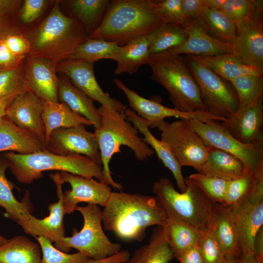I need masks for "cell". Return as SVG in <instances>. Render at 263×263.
Returning <instances> with one entry per match:
<instances>
[{"instance_id":"6da1fadb","label":"cell","mask_w":263,"mask_h":263,"mask_svg":"<svg viewBox=\"0 0 263 263\" xmlns=\"http://www.w3.org/2000/svg\"><path fill=\"white\" fill-rule=\"evenodd\" d=\"M101 217L106 230L122 240L141 242L148 227L165 225L168 214L156 197L111 191Z\"/></svg>"},{"instance_id":"7a4b0ae2","label":"cell","mask_w":263,"mask_h":263,"mask_svg":"<svg viewBox=\"0 0 263 263\" xmlns=\"http://www.w3.org/2000/svg\"><path fill=\"white\" fill-rule=\"evenodd\" d=\"M166 22L154 0H110L100 25L88 38L123 46Z\"/></svg>"},{"instance_id":"3957f363","label":"cell","mask_w":263,"mask_h":263,"mask_svg":"<svg viewBox=\"0 0 263 263\" xmlns=\"http://www.w3.org/2000/svg\"><path fill=\"white\" fill-rule=\"evenodd\" d=\"M27 37L30 44L28 56L57 65L69 59L88 35L79 21L63 13L57 1L44 20Z\"/></svg>"},{"instance_id":"277c9868","label":"cell","mask_w":263,"mask_h":263,"mask_svg":"<svg viewBox=\"0 0 263 263\" xmlns=\"http://www.w3.org/2000/svg\"><path fill=\"white\" fill-rule=\"evenodd\" d=\"M97 109L101 120L94 133L100 153L105 182L121 190L123 187L113 179L109 165L113 155L120 152V147H129L139 161L148 159L154 152L139 136L138 130L127 120L124 112H118L102 105Z\"/></svg>"},{"instance_id":"5b68a950","label":"cell","mask_w":263,"mask_h":263,"mask_svg":"<svg viewBox=\"0 0 263 263\" xmlns=\"http://www.w3.org/2000/svg\"><path fill=\"white\" fill-rule=\"evenodd\" d=\"M3 155L8 162L11 172L20 183L31 184L42 178L43 172L49 170L65 171L88 178H95L97 181L105 183L102 166L84 155H58L45 148L29 154L7 152Z\"/></svg>"},{"instance_id":"8992f818","label":"cell","mask_w":263,"mask_h":263,"mask_svg":"<svg viewBox=\"0 0 263 263\" xmlns=\"http://www.w3.org/2000/svg\"><path fill=\"white\" fill-rule=\"evenodd\" d=\"M186 190L178 192L167 177L154 183L152 191L172 216L193 227L202 235L212 227L217 203L209 198L188 177L185 178Z\"/></svg>"},{"instance_id":"52a82bcc","label":"cell","mask_w":263,"mask_h":263,"mask_svg":"<svg viewBox=\"0 0 263 263\" xmlns=\"http://www.w3.org/2000/svg\"><path fill=\"white\" fill-rule=\"evenodd\" d=\"M146 64L151 70V79L169 92L174 109L184 113L207 112L184 56L162 53L150 56Z\"/></svg>"},{"instance_id":"ba28073f","label":"cell","mask_w":263,"mask_h":263,"mask_svg":"<svg viewBox=\"0 0 263 263\" xmlns=\"http://www.w3.org/2000/svg\"><path fill=\"white\" fill-rule=\"evenodd\" d=\"M75 210L83 216V227L80 231L74 229L72 236L62 238L55 245L57 249L67 253L74 248L94 260L107 258L121 251V244L112 242L105 234L102 210L97 205L77 206Z\"/></svg>"},{"instance_id":"9c48e42d","label":"cell","mask_w":263,"mask_h":263,"mask_svg":"<svg viewBox=\"0 0 263 263\" xmlns=\"http://www.w3.org/2000/svg\"><path fill=\"white\" fill-rule=\"evenodd\" d=\"M185 61L199 88L207 112L224 121L236 112L239 101L230 82L204 65L195 56L186 55Z\"/></svg>"},{"instance_id":"30bf717a","label":"cell","mask_w":263,"mask_h":263,"mask_svg":"<svg viewBox=\"0 0 263 263\" xmlns=\"http://www.w3.org/2000/svg\"><path fill=\"white\" fill-rule=\"evenodd\" d=\"M228 206L236 228L241 256L254 253L255 237L263 227V176L255 177L252 189L246 198Z\"/></svg>"},{"instance_id":"8fae6325","label":"cell","mask_w":263,"mask_h":263,"mask_svg":"<svg viewBox=\"0 0 263 263\" xmlns=\"http://www.w3.org/2000/svg\"><path fill=\"white\" fill-rule=\"evenodd\" d=\"M190 120L179 119L167 122L161 131V140L182 166L197 170L206 161L209 147L194 130Z\"/></svg>"},{"instance_id":"7c38bea8","label":"cell","mask_w":263,"mask_h":263,"mask_svg":"<svg viewBox=\"0 0 263 263\" xmlns=\"http://www.w3.org/2000/svg\"><path fill=\"white\" fill-rule=\"evenodd\" d=\"M194 130L208 146L219 149L238 158L248 172L254 175L263 169V147L244 144L226 132L219 122L190 120Z\"/></svg>"},{"instance_id":"4fadbf2b","label":"cell","mask_w":263,"mask_h":263,"mask_svg":"<svg viewBox=\"0 0 263 263\" xmlns=\"http://www.w3.org/2000/svg\"><path fill=\"white\" fill-rule=\"evenodd\" d=\"M113 81L126 95L132 111L147 122L149 128H157L161 132L168 122L164 120L165 118L169 117L197 120L203 122L220 121L219 119L206 112L184 113L166 107L155 100L141 96L127 87L118 78H114Z\"/></svg>"},{"instance_id":"5bb4252c","label":"cell","mask_w":263,"mask_h":263,"mask_svg":"<svg viewBox=\"0 0 263 263\" xmlns=\"http://www.w3.org/2000/svg\"><path fill=\"white\" fill-rule=\"evenodd\" d=\"M48 151L58 155L85 156L102 166L100 153L95 135L85 126L59 128L53 131L44 145Z\"/></svg>"},{"instance_id":"9a60e30c","label":"cell","mask_w":263,"mask_h":263,"mask_svg":"<svg viewBox=\"0 0 263 263\" xmlns=\"http://www.w3.org/2000/svg\"><path fill=\"white\" fill-rule=\"evenodd\" d=\"M94 63L69 58L57 64L56 69L93 101H96L102 106L118 112H124L127 107L118 99L111 97L99 85L94 74Z\"/></svg>"},{"instance_id":"2e32d148","label":"cell","mask_w":263,"mask_h":263,"mask_svg":"<svg viewBox=\"0 0 263 263\" xmlns=\"http://www.w3.org/2000/svg\"><path fill=\"white\" fill-rule=\"evenodd\" d=\"M60 175L63 183H68L71 187V189L65 191L63 195L65 214L73 212L77 204L81 202L105 207L111 192L109 185L93 178L65 171L60 172Z\"/></svg>"},{"instance_id":"e0dca14e","label":"cell","mask_w":263,"mask_h":263,"mask_svg":"<svg viewBox=\"0 0 263 263\" xmlns=\"http://www.w3.org/2000/svg\"><path fill=\"white\" fill-rule=\"evenodd\" d=\"M42 114L41 100L25 88L7 107L5 117L19 128L34 134L44 145L45 130Z\"/></svg>"},{"instance_id":"ac0fdd59","label":"cell","mask_w":263,"mask_h":263,"mask_svg":"<svg viewBox=\"0 0 263 263\" xmlns=\"http://www.w3.org/2000/svg\"><path fill=\"white\" fill-rule=\"evenodd\" d=\"M232 53L263 73V8L237 29Z\"/></svg>"},{"instance_id":"d6986e66","label":"cell","mask_w":263,"mask_h":263,"mask_svg":"<svg viewBox=\"0 0 263 263\" xmlns=\"http://www.w3.org/2000/svg\"><path fill=\"white\" fill-rule=\"evenodd\" d=\"M219 123L240 142L263 147V101L251 107L238 108L236 113Z\"/></svg>"},{"instance_id":"ffe728a7","label":"cell","mask_w":263,"mask_h":263,"mask_svg":"<svg viewBox=\"0 0 263 263\" xmlns=\"http://www.w3.org/2000/svg\"><path fill=\"white\" fill-rule=\"evenodd\" d=\"M183 27L188 34L186 40L181 45L164 54L202 56L232 53L231 45L220 41L208 33L201 18L187 20Z\"/></svg>"},{"instance_id":"44dd1931","label":"cell","mask_w":263,"mask_h":263,"mask_svg":"<svg viewBox=\"0 0 263 263\" xmlns=\"http://www.w3.org/2000/svg\"><path fill=\"white\" fill-rule=\"evenodd\" d=\"M56 65L45 59L29 56L24 64L27 88L41 100L58 102L59 77Z\"/></svg>"},{"instance_id":"7402d4cb","label":"cell","mask_w":263,"mask_h":263,"mask_svg":"<svg viewBox=\"0 0 263 263\" xmlns=\"http://www.w3.org/2000/svg\"><path fill=\"white\" fill-rule=\"evenodd\" d=\"M54 181L56 188L58 201L50 204L48 207L49 215L42 219L33 216L27 223L23 229L24 232L34 237L41 236L50 240L55 245L65 237L64 216L65 214L63 207V195L60 172L49 175Z\"/></svg>"},{"instance_id":"603a6c76","label":"cell","mask_w":263,"mask_h":263,"mask_svg":"<svg viewBox=\"0 0 263 263\" xmlns=\"http://www.w3.org/2000/svg\"><path fill=\"white\" fill-rule=\"evenodd\" d=\"M126 118L144 136L143 141L150 145L164 165L172 173L181 192L186 190L187 185L182 172V166L173 156L167 145L156 138L150 131L147 122L130 108L124 111Z\"/></svg>"},{"instance_id":"cb8c5ba5","label":"cell","mask_w":263,"mask_h":263,"mask_svg":"<svg viewBox=\"0 0 263 263\" xmlns=\"http://www.w3.org/2000/svg\"><path fill=\"white\" fill-rule=\"evenodd\" d=\"M8 168V162L2 155V157H0V207L5 209V217L16 222L23 228L33 217L29 192L26 191L22 201L16 199L12 191L15 186L5 175Z\"/></svg>"},{"instance_id":"d4e9b609","label":"cell","mask_w":263,"mask_h":263,"mask_svg":"<svg viewBox=\"0 0 263 263\" xmlns=\"http://www.w3.org/2000/svg\"><path fill=\"white\" fill-rule=\"evenodd\" d=\"M208 147L207 158L203 165L196 170L198 173L226 181L244 174H251L236 157L215 147Z\"/></svg>"},{"instance_id":"484cf974","label":"cell","mask_w":263,"mask_h":263,"mask_svg":"<svg viewBox=\"0 0 263 263\" xmlns=\"http://www.w3.org/2000/svg\"><path fill=\"white\" fill-rule=\"evenodd\" d=\"M212 230L225 258L239 260L241 253L236 228L228 206L217 203Z\"/></svg>"},{"instance_id":"4316f807","label":"cell","mask_w":263,"mask_h":263,"mask_svg":"<svg viewBox=\"0 0 263 263\" xmlns=\"http://www.w3.org/2000/svg\"><path fill=\"white\" fill-rule=\"evenodd\" d=\"M44 149V145L31 132L19 128L5 116L0 119V152L29 154Z\"/></svg>"},{"instance_id":"83f0119b","label":"cell","mask_w":263,"mask_h":263,"mask_svg":"<svg viewBox=\"0 0 263 263\" xmlns=\"http://www.w3.org/2000/svg\"><path fill=\"white\" fill-rule=\"evenodd\" d=\"M58 97L61 103L90 121L95 128L99 126L101 117L93 101L74 86L66 75L59 77Z\"/></svg>"},{"instance_id":"f1b7e54d","label":"cell","mask_w":263,"mask_h":263,"mask_svg":"<svg viewBox=\"0 0 263 263\" xmlns=\"http://www.w3.org/2000/svg\"><path fill=\"white\" fill-rule=\"evenodd\" d=\"M195 56L204 65L229 82L240 76L263 75V73L257 67L243 62L233 53Z\"/></svg>"},{"instance_id":"f546056e","label":"cell","mask_w":263,"mask_h":263,"mask_svg":"<svg viewBox=\"0 0 263 263\" xmlns=\"http://www.w3.org/2000/svg\"><path fill=\"white\" fill-rule=\"evenodd\" d=\"M41 102L42 117L45 130V144L48 140L50 134L55 130L79 125H93L90 121L74 112L64 103L42 100Z\"/></svg>"},{"instance_id":"4dcf8cb0","label":"cell","mask_w":263,"mask_h":263,"mask_svg":"<svg viewBox=\"0 0 263 263\" xmlns=\"http://www.w3.org/2000/svg\"><path fill=\"white\" fill-rule=\"evenodd\" d=\"M163 231L165 238L176 259L183 252L197 246L202 234L188 224L168 215Z\"/></svg>"},{"instance_id":"1f68e13d","label":"cell","mask_w":263,"mask_h":263,"mask_svg":"<svg viewBox=\"0 0 263 263\" xmlns=\"http://www.w3.org/2000/svg\"><path fill=\"white\" fill-rule=\"evenodd\" d=\"M149 57L146 36L137 37L122 46L119 52L112 58L117 64L114 74H134L141 66L147 64Z\"/></svg>"},{"instance_id":"d6a6232c","label":"cell","mask_w":263,"mask_h":263,"mask_svg":"<svg viewBox=\"0 0 263 263\" xmlns=\"http://www.w3.org/2000/svg\"><path fill=\"white\" fill-rule=\"evenodd\" d=\"M174 257L164 234L163 228L154 229L149 243L135 250L123 263H169Z\"/></svg>"},{"instance_id":"836d02e7","label":"cell","mask_w":263,"mask_h":263,"mask_svg":"<svg viewBox=\"0 0 263 263\" xmlns=\"http://www.w3.org/2000/svg\"><path fill=\"white\" fill-rule=\"evenodd\" d=\"M39 244L23 236L8 239L0 245V263H41Z\"/></svg>"},{"instance_id":"e575fe53","label":"cell","mask_w":263,"mask_h":263,"mask_svg":"<svg viewBox=\"0 0 263 263\" xmlns=\"http://www.w3.org/2000/svg\"><path fill=\"white\" fill-rule=\"evenodd\" d=\"M145 36L150 57L181 45L188 34L181 25L166 22Z\"/></svg>"},{"instance_id":"d590c367","label":"cell","mask_w":263,"mask_h":263,"mask_svg":"<svg viewBox=\"0 0 263 263\" xmlns=\"http://www.w3.org/2000/svg\"><path fill=\"white\" fill-rule=\"evenodd\" d=\"M110 0H71L66 1L69 17L79 21L88 36L100 25Z\"/></svg>"},{"instance_id":"8d00e7d4","label":"cell","mask_w":263,"mask_h":263,"mask_svg":"<svg viewBox=\"0 0 263 263\" xmlns=\"http://www.w3.org/2000/svg\"><path fill=\"white\" fill-rule=\"evenodd\" d=\"M208 33L217 40L232 45L237 35V28L229 17L221 10L206 7L202 13Z\"/></svg>"},{"instance_id":"74e56055","label":"cell","mask_w":263,"mask_h":263,"mask_svg":"<svg viewBox=\"0 0 263 263\" xmlns=\"http://www.w3.org/2000/svg\"><path fill=\"white\" fill-rule=\"evenodd\" d=\"M117 43L100 38H90L75 50L70 58L94 62L102 59L112 58L121 50Z\"/></svg>"},{"instance_id":"f35d334b","label":"cell","mask_w":263,"mask_h":263,"mask_svg":"<svg viewBox=\"0 0 263 263\" xmlns=\"http://www.w3.org/2000/svg\"><path fill=\"white\" fill-rule=\"evenodd\" d=\"M237 94L238 108L251 107L263 101V75H243L230 81Z\"/></svg>"},{"instance_id":"ab89813d","label":"cell","mask_w":263,"mask_h":263,"mask_svg":"<svg viewBox=\"0 0 263 263\" xmlns=\"http://www.w3.org/2000/svg\"><path fill=\"white\" fill-rule=\"evenodd\" d=\"M262 8V0H225L221 10L229 17L237 29Z\"/></svg>"},{"instance_id":"60d3db41","label":"cell","mask_w":263,"mask_h":263,"mask_svg":"<svg viewBox=\"0 0 263 263\" xmlns=\"http://www.w3.org/2000/svg\"><path fill=\"white\" fill-rule=\"evenodd\" d=\"M35 238L41 250V263H88L91 260L89 257L79 251L69 254L60 251L47 238L41 236Z\"/></svg>"},{"instance_id":"b9f144b4","label":"cell","mask_w":263,"mask_h":263,"mask_svg":"<svg viewBox=\"0 0 263 263\" xmlns=\"http://www.w3.org/2000/svg\"><path fill=\"white\" fill-rule=\"evenodd\" d=\"M188 178L214 202L225 204L228 181L198 172Z\"/></svg>"},{"instance_id":"7bdbcfd3","label":"cell","mask_w":263,"mask_h":263,"mask_svg":"<svg viewBox=\"0 0 263 263\" xmlns=\"http://www.w3.org/2000/svg\"><path fill=\"white\" fill-rule=\"evenodd\" d=\"M27 88L24 78V64L12 68L0 69V101Z\"/></svg>"},{"instance_id":"ee69618b","label":"cell","mask_w":263,"mask_h":263,"mask_svg":"<svg viewBox=\"0 0 263 263\" xmlns=\"http://www.w3.org/2000/svg\"><path fill=\"white\" fill-rule=\"evenodd\" d=\"M254 175L246 174L228 181L224 205H233L246 198L252 189Z\"/></svg>"},{"instance_id":"f6af8a7d","label":"cell","mask_w":263,"mask_h":263,"mask_svg":"<svg viewBox=\"0 0 263 263\" xmlns=\"http://www.w3.org/2000/svg\"><path fill=\"white\" fill-rule=\"evenodd\" d=\"M197 247L204 263H222L226 259L213 234L212 228L202 235Z\"/></svg>"},{"instance_id":"bcb514c9","label":"cell","mask_w":263,"mask_h":263,"mask_svg":"<svg viewBox=\"0 0 263 263\" xmlns=\"http://www.w3.org/2000/svg\"><path fill=\"white\" fill-rule=\"evenodd\" d=\"M22 2L19 0H0V40L8 34L19 30L12 23Z\"/></svg>"},{"instance_id":"7dc6e473","label":"cell","mask_w":263,"mask_h":263,"mask_svg":"<svg viewBox=\"0 0 263 263\" xmlns=\"http://www.w3.org/2000/svg\"><path fill=\"white\" fill-rule=\"evenodd\" d=\"M154 2L158 11L167 22L184 25L186 19L182 9V0H157Z\"/></svg>"},{"instance_id":"c3c4849f","label":"cell","mask_w":263,"mask_h":263,"mask_svg":"<svg viewBox=\"0 0 263 263\" xmlns=\"http://www.w3.org/2000/svg\"><path fill=\"white\" fill-rule=\"evenodd\" d=\"M3 40L7 48L15 56L25 59L28 56L30 42L27 36L19 30L8 34L3 38Z\"/></svg>"},{"instance_id":"681fc988","label":"cell","mask_w":263,"mask_h":263,"mask_svg":"<svg viewBox=\"0 0 263 263\" xmlns=\"http://www.w3.org/2000/svg\"><path fill=\"white\" fill-rule=\"evenodd\" d=\"M48 1L45 0H25L19 10L21 21L30 24L36 20L43 13Z\"/></svg>"},{"instance_id":"f907efd6","label":"cell","mask_w":263,"mask_h":263,"mask_svg":"<svg viewBox=\"0 0 263 263\" xmlns=\"http://www.w3.org/2000/svg\"><path fill=\"white\" fill-rule=\"evenodd\" d=\"M24 58L14 55L5 45L3 38L0 40V69L16 68L23 64Z\"/></svg>"},{"instance_id":"816d5d0a","label":"cell","mask_w":263,"mask_h":263,"mask_svg":"<svg viewBox=\"0 0 263 263\" xmlns=\"http://www.w3.org/2000/svg\"><path fill=\"white\" fill-rule=\"evenodd\" d=\"M182 7L187 21L201 18L206 6L204 0H182Z\"/></svg>"},{"instance_id":"f5cc1de1","label":"cell","mask_w":263,"mask_h":263,"mask_svg":"<svg viewBox=\"0 0 263 263\" xmlns=\"http://www.w3.org/2000/svg\"><path fill=\"white\" fill-rule=\"evenodd\" d=\"M177 259L180 263H204L197 246L186 250Z\"/></svg>"},{"instance_id":"db71d44e","label":"cell","mask_w":263,"mask_h":263,"mask_svg":"<svg viewBox=\"0 0 263 263\" xmlns=\"http://www.w3.org/2000/svg\"><path fill=\"white\" fill-rule=\"evenodd\" d=\"M130 257L129 251L127 250H123L117 254L102 260H94L91 259L88 263H123Z\"/></svg>"},{"instance_id":"11a10c76","label":"cell","mask_w":263,"mask_h":263,"mask_svg":"<svg viewBox=\"0 0 263 263\" xmlns=\"http://www.w3.org/2000/svg\"><path fill=\"white\" fill-rule=\"evenodd\" d=\"M254 253L258 259L263 260V227L259 230L255 237Z\"/></svg>"},{"instance_id":"9f6ffc18","label":"cell","mask_w":263,"mask_h":263,"mask_svg":"<svg viewBox=\"0 0 263 263\" xmlns=\"http://www.w3.org/2000/svg\"><path fill=\"white\" fill-rule=\"evenodd\" d=\"M21 91L17 92L0 101V119L5 116L6 111L7 107L10 104L16 96Z\"/></svg>"},{"instance_id":"6f0895ef","label":"cell","mask_w":263,"mask_h":263,"mask_svg":"<svg viewBox=\"0 0 263 263\" xmlns=\"http://www.w3.org/2000/svg\"><path fill=\"white\" fill-rule=\"evenodd\" d=\"M236 263H263V260L258 259L254 253L241 256Z\"/></svg>"},{"instance_id":"680465c9","label":"cell","mask_w":263,"mask_h":263,"mask_svg":"<svg viewBox=\"0 0 263 263\" xmlns=\"http://www.w3.org/2000/svg\"><path fill=\"white\" fill-rule=\"evenodd\" d=\"M225 0H204L206 7L209 8L222 10Z\"/></svg>"},{"instance_id":"91938a15","label":"cell","mask_w":263,"mask_h":263,"mask_svg":"<svg viewBox=\"0 0 263 263\" xmlns=\"http://www.w3.org/2000/svg\"><path fill=\"white\" fill-rule=\"evenodd\" d=\"M237 260L233 258H227L222 263H236Z\"/></svg>"},{"instance_id":"94428289","label":"cell","mask_w":263,"mask_h":263,"mask_svg":"<svg viewBox=\"0 0 263 263\" xmlns=\"http://www.w3.org/2000/svg\"><path fill=\"white\" fill-rule=\"evenodd\" d=\"M7 240L0 234V245L4 244Z\"/></svg>"}]
</instances>
